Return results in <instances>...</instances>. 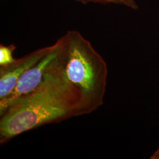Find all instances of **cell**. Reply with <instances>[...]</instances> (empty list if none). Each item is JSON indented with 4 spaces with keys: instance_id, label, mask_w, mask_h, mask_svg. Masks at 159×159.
Wrapping results in <instances>:
<instances>
[{
    "instance_id": "obj_6",
    "label": "cell",
    "mask_w": 159,
    "mask_h": 159,
    "mask_svg": "<svg viewBox=\"0 0 159 159\" xmlns=\"http://www.w3.org/2000/svg\"><path fill=\"white\" fill-rule=\"evenodd\" d=\"M16 49V47L14 44L0 45V66L9 65L16 60L13 57V53Z\"/></svg>"
},
{
    "instance_id": "obj_3",
    "label": "cell",
    "mask_w": 159,
    "mask_h": 159,
    "mask_svg": "<svg viewBox=\"0 0 159 159\" xmlns=\"http://www.w3.org/2000/svg\"><path fill=\"white\" fill-rule=\"evenodd\" d=\"M59 48L57 40L52 48L46 56L28 69L20 77L17 85L11 93L2 100H0V112L14 100L34 90L42 82L44 77L51 66Z\"/></svg>"
},
{
    "instance_id": "obj_4",
    "label": "cell",
    "mask_w": 159,
    "mask_h": 159,
    "mask_svg": "<svg viewBox=\"0 0 159 159\" xmlns=\"http://www.w3.org/2000/svg\"><path fill=\"white\" fill-rule=\"evenodd\" d=\"M52 48V45L37 49L9 65L0 66V100L8 96L25 71L46 56Z\"/></svg>"
},
{
    "instance_id": "obj_7",
    "label": "cell",
    "mask_w": 159,
    "mask_h": 159,
    "mask_svg": "<svg viewBox=\"0 0 159 159\" xmlns=\"http://www.w3.org/2000/svg\"><path fill=\"white\" fill-rule=\"evenodd\" d=\"M151 159H159V148L151 156Z\"/></svg>"
},
{
    "instance_id": "obj_2",
    "label": "cell",
    "mask_w": 159,
    "mask_h": 159,
    "mask_svg": "<svg viewBox=\"0 0 159 159\" xmlns=\"http://www.w3.org/2000/svg\"><path fill=\"white\" fill-rule=\"evenodd\" d=\"M58 40L60 46L53 66L76 97L80 116L91 113L104 103L107 63L77 31H68Z\"/></svg>"
},
{
    "instance_id": "obj_5",
    "label": "cell",
    "mask_w": 159,
    "mask_h": 159,
    "mask_svg": "<svg viewBox=\"0 0 159 159\" xmlns=\"http://www.w3.org/2000/svg\"><path fill=\"white\" fill-rule=\"evenodd\" d=\"M77 2L83 4L89 3H99L102 4H116L120 6H125L131 10H137L139 9V5L136 0H75Z\"/></svg>"
},
{
    "instance_id": "obj_1",
    "label": "cell",
    "mask_w": 159,
    "mask_h": 159,
    "mask_svg": "<svg viewBox=\"0 0 159 159\" xmlns=\"http://www.w3.org/2000/svg\"><path fill=\"white\" fill-rule=\"evenodd\" d=\"M54 58L40 85L0 112L1 144L42 125L80 116L76 97L53 66Z\"/></svg>"
}]
</instances>
